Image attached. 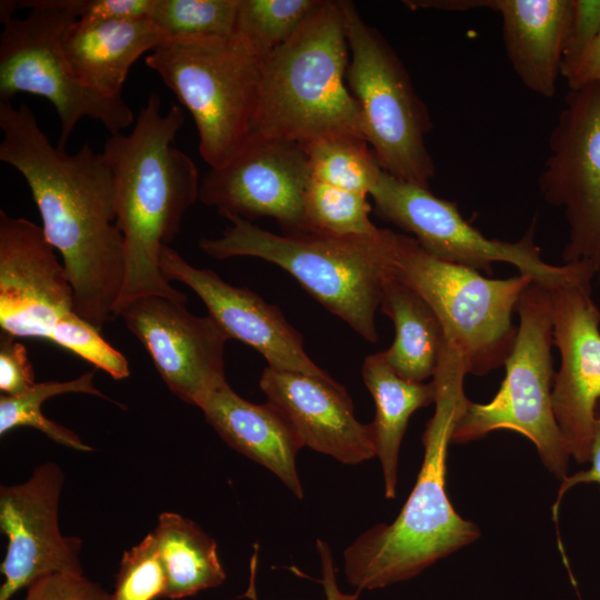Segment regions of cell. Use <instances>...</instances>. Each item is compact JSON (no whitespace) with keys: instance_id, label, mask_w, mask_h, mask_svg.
Segmentation results:
<instances>
[{"instance_id":"cell-11","label":"cell","mask_w":600,"mask_h":600,"mask_svg":"<svg viewBox=\"0 0 600 600\" xmlns=\"http://www.w3.org/2000/svg\"><path fill=\"white\" fill-rule=\"evenodd\" d=\"M517 312V337L504 362L501 387L488 403L468 401L454 424L451 443H467L499 429L512 430L527 437L547 469L563 480L570 456L551 402L556 372L549 288L532 281Z\"/></svg>"},{"instance_id":"cell-27","label":"cell","mask_w":600,"mask_h":600,"mask_svg":"<svg viewBox=\"0 0 600 600\" xmlns=\"http://www.w3.org/2000/svg\"><path fill=\"white\" fill-rule=\"evenodd\" d=\"M302 147L308 156L311 179L370 196L381 168L364 139L331 136Z\"/></svg>"},{"instance_id":"cell-29","label":"cell","mask_w":600,"mask_h":600,"mask_svg":"<svg viewBox=\"0 0 600 600\" xmlns=\"http://www.w3.org/2000/svg\"><path fill=\"white\" fill-rule=\"evenodd\" d=\"M368 194L332 187L310 178L306 192V214L311 231L337 236H377L370 219Z\"/></svg>"},{"instance_id":"cell-14","label":"cell","mask_w":600,"mask_h":600,"mask_svg":"<svg viewBox=\"0 0 600 600\" xmlns=\"http://www.w3.org/2000/svg\"><path fill=\"white\" fill-rule=\"evenodd\" d=\"M599 271L590 267L549 288L553 344L560 353L551 402L569 456L590 461L594 407L600 399V310L591 296Z\"/></svg>"},{"instance_id":"cell-31","label":"cell","mask_w":600,"mask_h":600,"mask_svg":"<svg viewBox=\"0 0 600 600\" xmlns=\"http://www.w3.org/2000/svg\"><path fill=\"white\" fill-rule=\"evenodd\" d=\"M167 577L153 532L123 552L109 600L164 598Z\"/></svg>"},{"instance_id":"cell-5","label":"cell","mask_w":600,"mask_h":600,"mask_svg":"<svg viewBox=\"0 0 600 600\" xmlns=\"http://www.w3.org/2000/svg\"><path fill=\"white\" fill-rule=\"evenodd\" d=\"M348 66L342 1L324 0L287 43L262 60L250 139L301 146L331 136L364 139L361 111L347 84Z\"/></svg>"},{"instance_id":"cell-28","label":"cell","mask_w":600,"mask_h":600,"mask_svg":"<svg viewBox=\"0 0 600 600\" xmlns=\"http://www.w3.org/2000/svg\"><path fill=\"white\" fill-rule=\"evenodd\" d=\"M324 0H239L236 34L263 60L287 43Z\"/></svg>"},{"instance_id":"cell-19","label":"cell","mask_w":600,"mask_h":600,"mask_svg":"<svg viewBox=\"0 0 600 600\" xmlns=\"http://www.w3.org/2000/svg\"><path fill=\"white\" fill-rule=\"evenodd\" d=\"M259 384L267 401L291 422L303 447L344 464L376 457L371 424L357 420L350 396L331 377L267 367Z\"/></svg>"},{"instance_id":"cell-17","label":"cell","mask_w":600,"mask_h":600,"mask_svg":"<svg viewBox=\"0 0 600 600\" xmlns=\"http://www.w3.org/2000/svg\"><path fill=\"white\" fill-rule=\"evenodd\" d=\"M64 481L52 461L38 466L22 483L0 488V529L7 550L0 571V600H10L37 579L60 571H83L81 540L63 536L59 501Z\"/></svg>"},{"instance_id":"cell-8","label":"cell","mask_w":600,"mask_h":600,"mask_svg":"<svg viewBox=\"0 0 600 600\" xmlns=\"http://www.w3.org/2000/svg\"><path fill=\"white\" fill-rule=\"evenodd\" d=\"M393 277L431 307L446 343L458 351L468 373L483 376L504 364L518 330L512 314L531 278L483 277L431 257L412 237L401 233H397Z\"/></svg>"},{"instance_id":"cell-36","label":"cell","mask_w":600,"mask_h":600,"mask_svg":"<svg viewBox=\"0 0 600 600\" xmlns=\"http://www.w3.org/2000/svg\"><path fill=\"white\" fill-rule=\"evenodd\" d=\"M562 77L569 89L600 84V30L576 63Z\"/></svg>"},{"instance_id":"cell-26","label":"cell","mask_w":600,"mask_h":600,"mask_svg":"<svg viewBox=\"0 0 600 600\" xmlns=\"http://www.w3.org/2000/svg\"><path fill=\"white\" fill-rule=\"evenodd\" d=\"M96 370L87 371L80 377L69 381L36 382L29 390L19 396L0 397V436L12 429L30 427L41 431L52 441L81 452L93 451L79 436L47 418L42 411V403L49 398L64 393H87L94 397L120 403L104 396L93 383Z\"/></svg>"},{"instance_id":"cell-2","label":"cell","mask_w":600,"mask_h":600,"mask_svg":"<svg viewBox=\"0 0 600 600\" xmlns=\"http://www.w3.org/2000/svg\"><path fill=\"white\" fill-rule=\"evenodd\" d=\"M184 122L172 104L162 113L151 93L129 133H112L102 154L114 179L117 226L124 239L126 273L116 310L130 301L160 296L187 302L163 276L159 256L180 231L188 209L199 200L201 178L193 160L174 143Z\"/></svg>"},{"instance_id":"cell-6","label":"cell","mask_w":600,"mask_h":600,"mask_svg":"<svg viewBox=\"0 0 600 600\" xmlns=\"http://www.w3.org/2000/svg\"><path fill=\"white\" fill-rule=\"evenodd\" d=\"M146 64L192 116L198 150L210 168L231 161L249 142L262 59L238 34L168 39Z\"/></svg>"},{"instance_id":"cell-18","label":"cell","mask_w":600,"mask_h":600,"mask_svg":"<svg viewBox=\"0 0 600 600\" xmlns=\"http://www.w3.org/2000/svg\"><path fill=\"white\" fill-rule=\"evenodd\" d=\"M159 261L168 281H179L189 287L229 339H237L256 349L268 367L330 378L309 358L301 334L279 308L248 288L226 282L210 269L191 266L170 246L161 248Z\"/></svg>"},{"instance_id":"cell-35","label":"cell","mask_w":600,"mask_h":600,"mask_svg":"<svg viewBox=\"0 0 600 600\" xmlns=\"http://www.w3.org/2000/svg\"><path fill=\"white\" fill-rule=\"evenodd\" d=\"M36 384L32 363L27 348L16 337L0 334V391L4 396H19Z\"/></svg>"},{"instance_id":"cell-20","label":"cell","mask_w":600,"mask_h":600,"mask_svg":"<svg viewBox=\"0 0 600 600\" xmlns=\"http://www.w3.org/2000/svg\"><path fill=\"white\" fill-rule=\"evenodd\" d=\"M231 448L267 468L299 499L303 488L296 459L302 441L286 416L270 402L251 403L231 387L212 392L199 408Z\"/></svg>"},{"instance_id":"cell-22","label":"cell","mask_w":600,"mask_h":600,"mask_svg":"<svg viewBox=\"0 0 600 600\" xmlns=\"http://www.w3.org/2000/svg\"><path fill=\"white\" fill-rule=\"evenodd\" d=\"M168 40L149 18L137 20H74L62 46L79 80L110 98L122 97L133 63Z\"/></svg>"},{"instance_id":"cell-15","label":"cell","mask_w":600,"mask_h":600,"mask_svg":"<svg viewBox=\"0 0 600 600\" xmlns=\"http://www.w3.org/2000/svg\"><path fill=\"white\" fill-rule=\"evenodd\" d=\"M310 182L308 156L297 142L250 139L227 164L210 168L201 178L199 200L252 221L277 220L283 234L311 232L306 214Z\"/></svg>"},{"instance_id":"cell-32","label":"cell","mask_w":600,"mask_h":600,"mask_svg":"<svg viewBox=\"0 0 600 600\" xmlns=\"http://www.w3.org/2000/svg\"><path fill=\"white\" fill-rule=\"evenodd\" d=\"M109 597L83 571H60L30 583L23 600H109Z\"/></svg>"},{"instance_id":"cell-23","label":"cell","mask_w":600,"mask_h":600,"mask_svg":"<svg viewBox=\"0 0 600 600\" xmlns=\"http://www.w3.org/2000/svg\"><path fill=\"white\" fill-rule=\"evenodd\" d=\"M363 381L376 404L370 423L376 456L379 458L387 499L396 497L399 451L411 414L434 403V381L413 382L401 378L384 360L382 351L366 357L361 369Z\"/></svg>"},{"instance_id":"cell-34","label":"cell","mask_w":600,"mask_h":600,"mask_svg":"<svg viewBox=\"0 0 600 600\" xmlns=\"http://www.w3.org/2000/svg\"><path fill=\"white\" fill-rule=\"evenodd\" d=\"M600 30V0H571L561 76L570 69Z\"/></svg>"},{"instance_id":"cell-21","label":"cell","mask_w":600,"mask_h":600,"mask_svg":"<svg viewBox=\"0 0 600 600\" xmlns=\"http://www.w3.org/2000/svg\"><path fill=\"white\" fill-rule=\"evenodd\" d=\"M500 13L506 53L533 93L556 94L570 18L571 0H489Z\"/></svg>"},{"instance_id":"cell-24","label":"cell","mask_w":600,"mask_h":600,"mask_svg":"<svg viewBox=\"0 0 600 600\" xmlns=\"http://www.w3.org/2000/svg\"><path fill=\"white\" fill-rule=\"evenodd\" d=\"M379 308L396 330L392 344L382 351L387 363L409 381L433 378L446 339L431 307L413 289L391 277L383 286Z\"/></svg>"},{"instance_id":"cell-9","label":"cell","mask_w":600,"mask_h":600,"mask_svg":"<svg viewBox=\"0 0 600 600\" xmlns=\"http://www.w3.org/2000/svg\"><path fill=\"white\" fill-rule=\"evenodd\" d=\"M349 66L347 84L362 117L363 136L382 171L422 187L436 176L426 137L432 129L427 106L404 64L354 3L342 1Z\"/></svg>"},{"instance_id":"cell-3","label":"cell","mask_w":600,"mask_h":600,"mask_svg":"<svg viewBox=\"0 0 600 600\" xmlns=\"http://www.w3.org/2000/svg\"><path fill=\"white\" fill-rule=\"evenodd\" d=\"M459 353L444 344L432 378L436 410L422 434L424 456L414 487L390 524L378 523L343 551L347 581L358 591L409 580L439 559L474 542L479 528L461 518L446 491L447 454L468 399Z\"/></svg>"},{"instance_id":"cell-30","label":"cell","mask_w":600,"mask_h":600,"mask_svg":"<svg viewBox=\"0 0 600 600\" xmlns=\"http://www.w3.org/2000/svg\"><path fill=\"white\" fill-rule=\"evenodd\" d=\"M239 0H154L151 19L168 39L236 34Z\"/></svg>"},{"instance_id":"cell-1","label":"cell","mask_w":600,"mask_h":600,"mask_svg":"<svg viewBox=\"0 0 600 600\" xmlns=\"http://www.w3.org/2000/svg\"><path fill=\"white\" fill-rule=\"evenodd\" d=\"M0 160L24 178L47 241L59 251L78 316L99 332L114 319L126 273L116 186L102 152L53 146L31 108L0 101Z\"/></svg>"},{"instance_id":"cell-16","label":"cell","mask_w":600,"mask_h":600,"mask_svg":"<svg viewBox=\"0 0 600 600\" xmlns=\"http://www.w3.org/2000/svg\"><path fill=\"white\" fill-rule=\"evenodd\" d=\"M116 317L146 348L163 382L180 400L200 408L228 384L223 353L229 337L211 316L192 314L186 302L146 296L124 304Z\"/></svg>"},{"instance_id":"cell-33","label":"cell","mask_w":600,"mask_h":600,"mask_svg":"<svg viewBox=\"0 0 600 600\" xmlns=\"http://www.w3.org/2000/svg\"><path fill=\"white\" fill-rule=\"evenodd\" d=\"M77 20H137L149 18L154 0H42Z\"/></svg>"},{"instance_id":"cell-37","label":"cell","mask_w":600,"mask_h":600,"mask_svg":"<svg viewBox=\"0 0 600 600\" xmlns=\"http://www.w3.org/2000/svg\"><path fill=\"white\" fill-rule=\"evenodd\" d=\"M590 461L591 467L587 471H579L571 477H566L562 480L552 509L554 519L557 518L559 503L561 502L563 494L573 486L590 482H597L600 486V399L597 401L594 407Z\"/></svg>"},{"instance_id":"cell-13","label":"cell","mask_w":600,"mask_h":600,"mask_svg":"<svg viewBox=\"0 0 600 600\" xmlns=\"http://www.w3.org/2000/svg\"><path fill=\"white\" fill-rule=\"evenodd\" d=\"M548 148L538 183L567 221L562 260L600 271V84L570 89Z\"/></svg>"},{"instance_id":"cell-4","label":"cell","mask_w":600,"mask_h":600,"mask_svg":"<svg viewBox=\"0 0 600 600\" xmlns=\"http://www.w3.org/2000/svg\"><path fill=\"white\" fill-rule=\"evenodd\" d=\"M198 247L217 260L254 257L279 266L326 309L370 342L378 340L374 316L384 283L393 277L397 233L337 236L324 232L277 234L243 218Z\"/></svg>"},{"instance_id":"cell-12","label":"cell","mask_w":600,"mask_h":600,"mask_svg":"<svg viewBox=\"0 0 600 600\" xmlns=\"http://www.w3.org/2000/svg\"><path fill=\"white\" fill-rule=\"evenodd\" d=\"M370 197L378 217L411 233L428 254L442 261L488 273L493 263L504 262L547 287L571 279L590 266L546 262L532 228L516 242L490 239L462 217L454 201L382 170Z\"/></svg>"},{"instance_id":"cell-25","label":"cell","mask_w":600,"mask_h":600,"mask_svg":"<svg viewBox=\"0 0 600 600\" xmlns=\"http://www.w3.org/2000/svg\"><path fill=\"white\" fill-rule=\"evenodd\" d=\"M152 532L167 577L164 598L191 597L224 582L217 543L194 521L166 511Z\"/></svg>"},{"instance_id":"cell-7","label":"cell","mask_w":600,"mask_h":600,"mask_svg":"<svg viewBox=\"0 0 600 600\" xmlns=\"http://www.w3.org/2000/svg\"><path fill=\"white\" fill-rule=\"evenodd\" d=\"M0 328L13 337L49 340L106 371L130 376L127 358L76 312L63 263L42 228L0 210Z\"/></svg>"},{"instance_id":"cell-10","label":"cell","mask_w":600,"mask_h":600,"mask_svg":"<svg viewBox=\"0 0 600 600\" xmlns=\"http://www.w3.org/2000/svg\"><path fill=\"white\" fill-rule=\"evenodd\" d=\"M0 19V101L17 93L48 99L60 120L58 147L64 149L79 121L90 118L109 132L133 123L134 113L122 97L110 98L86 87L71 68L62 39L77 20L42 0H2Z\"/></svg>"},{"instance_id":"cell-38","label":"cell","mask_w":600,"mask_h":600,"mask_svg":"<svg viewBox=\"0 0 600 600\" xmlns=\"http://www.w3.org/2000/svg\"><path fill=\"white\" fill-rule=\"evenodd\" d=\"M321 566H322V583L327 600H358V592L354 594L342 593L337 584L336 574L332 563V557L327 543L321 540L317 542Z\"/></svg>"}]
</instances>
